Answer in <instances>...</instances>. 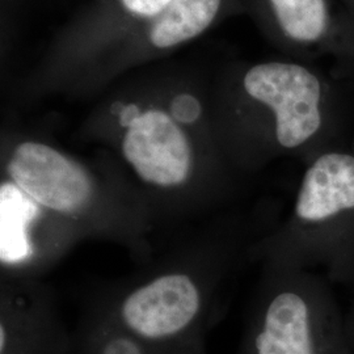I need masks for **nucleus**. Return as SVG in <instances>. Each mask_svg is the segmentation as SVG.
Returning <instances> with one entry per match:
<instances>
[{
	"label": "nucleus",
	"instance_id": "nucleus-1",
	"mask_svg": "<svg viewBox=\"0 0 354 354\" xmlns=\"http://www.w3.org/2000/svg\"><path fill=\"white\" fill-rule=\"evenodd\" d=\"M279 219L269 203L228 207L92 308L163 353L206 354L205 336L221 317L230 281Z\"/></svg>",
	"mask_w": 354,
	"mask_h": 354
},
{
	"label": "nucleus",
	"instance_id": "nucleus-2",
	"mask_svg": "<svg viewBox=\"0 0 354 354\" xmlns=\"http://www.w3.org/2000/svg\"><path fill=\"white\" fill-rule=\"evenodd\" d=\"M212 118L228 165L244 180L282 156L306 163L349 142L351 106L344 92L299 62L250 66Z\"/></svg>",
	"mask_w": 354,
	"mask_h": 354
},
{
	"label": "nucleus",
	"instance_id": "nucleus-3",
	"mask_svg": "<svg viewBox=\"0 0 354 354\" xmlns=\"http://www.w3.org/2000/svg\"><path fill=\"white\" fill-rule=\"evenodd\" d=\"M106 131L156 216L185 218L236 205L244 183L213 131L178 122L162 100L115 102Z\"/></svg>",
	"mask_w": 354,
	"mask_h": 354
},
{
	"label": "nucleus",
	"instance_id": "nucleus-4",
	"mask_svg": "<svg viewBox=\"0 0 354 354\" xmlns=\"http://www.w3.org/2000/svg\"><path fill=\"white\" fill-rule=\"evenodd\" d=\"M1 177L83 239L115 241L142 254L149 248L158 219L127 174L95 169L45 140L21 138L7 147Z\"/></svg>",
	"mask_w": 354,
	"mask_h": 354
},
{
	"label": "nucleus",
	"instance_id": "nucleus-5",
	"mask_svg": "<svg viewBox=\"0 0 354 354\" xmlns=\"http://www.w3.org/2000/svg\"><path fill=\"white\" fill-rule=\"evenodd\" d=\"M304 165L290 212L253 245L251 263L323 269L354 290V145L317 152Z\"/></svg>",
	"mask_w": 354,
	"mask_h": 354
},
{
	"label": "nucleus",
	"instance_id": "nucleus-6",
	"mask_svg": "<svg viewBox=\"0 0 354 354\" xmlns=\"http://www.w3.org/2000/svg\"><path fill=\"white\" fill-rule=\"evenodd\" d=\"M261 266L236 354H353L328 279L314 270Z\"/></svg>",
	"mask_w": 354,
	"mask_h": 354
},
{
	"label": "nucleus",
	"instance_id": "nucleus-7",
	"mask_svg": "<svg viewBox=\"0 0 354 354\" xmlns=\"http://www.w3.org/2000/svg\"><path fill=\"white\" fill-rule=\"evenodd\" d=\"M1 277L36 279L83 238L75 228L50 214L10 180L0 183Z\"/></svg>",
	"mask_w": 354,
	"mask_h": 354
},
{
	"label": "nucleus",
	"instance_id": "nucleus-8",
	"mask_svg": "<svg viewBox=\"0 0 354 354\" xmlns=\"http://www.w3.org/2000/svg\"><path fill=\"white\" fill-rule=\"evenodd\" d=\"M0 354H74V335L36 279L1 277Z\"/></svg>",
	"mask_w": 354,
	"mask_h": 354
},
{
	"label": "nucleus",
	"instance_id": "nucleus-9",
	"mask_svg": "<svg viewBox=\"0 0 354 354\" xmlns=\"http://www.w3.org/2000/svg\"><path fill=\"white\" fill-rule=\"evenodd\" d=\"M281 39L306 53H329L354 62V26L330 0H261Z\"/></svg>",
	"mask_w": 354,
	"mask_h": 354
},
{
	"label": "nucleus",
	"instance_id": "nucleus-10",
	"mask_svg": "<svg viewBox=\"0 0 354 354\" xmlns=\"http://www.w3.org/2000/svg\"><path fill=\"white\" fill-rule=\"evenodd\" d=\"M223 0H172L150 23L149 42L156 50H169L209 29Z\"/></svg>",
	"mask_w": 354,
	"mask_h": 354
},
{
	"label": "nucleus",
	"instance_id": "nucleus-11",
	"mask_svg": "<svg viewBox=\"0 0 354 354\" xmlns=\"http://www.w3.org/2000/svg\"><path fill=\"white\" fill-rule=\"evenodd\" d=\"M74 354L165 353L91 307L74 333Z\"/></svg>",
	"mask_w": 354,
	"mask_h": 354
},
{
	"label": "nucleus",
	"instance_id": "nucleus-12",
	"mask_svg": "<svg viewBox=\"0 0 354 354\" xmlns=\"http://www.w3.org/2000/svg\"><path fill=\"white\" fill-rule=\"evenodd\" d=\"M118 1L127 15L136 19L152 21L155 17H158L165 11L172 0H118Z\"/></svg>",
	"mask_w": 354,
	"mask_h": 354
},
{
	"label": "nucleus",
	"instance_id": "nucleus-13",
	"mask_svg": "<svg viewBox=\"0 0 354 354\" xmlns=\"http://www.w3.org/2000/svg\"><path fill=\"white\" fill-rule=\"evenodd\" d=\"M345 327H346L348 339H349V344L352 346L354 354V301L353 304H351V307L348 308V311L345 313Z\"/></svg>",
	"mask_w": 354,
	"mask_h": 354
},
{
	"label": "nucleus",
	"instance_id": "nucleus-14",
	"mask_svg": "<svg viewBox=\"0 0 354 354\" xmlns=\"http://www.w3.org/2000/svg\"><path fill=\"white\" fill-rule=\"evenodd\" d=\"M345 4V13L349 19V21L354 26V0H342Z\"/></svg>",
	"mask_w": 354,
	"mask_h": 354
}]
</instances>
